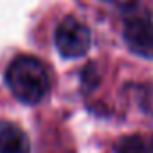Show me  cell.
<instances>
[{
  "label": "cell",
  "mask_w": 153,
  "mask_h": 153,
  "mask_svg": "<svg viewBox=\"0 0 153 153\" xmlns=\"http://www.w3.org/2000/svg\"><path fill=\"white\" fill-rule=\"evenodd\" d=\"M6 85L18 101L36 105L51 90V76L34 56H18L6 70Z\"/></svg>",
  "instance_id": "6da1fadb"
},
{
  "label": "cell",
  "mask_w": 153,
  "mask_h": 153,
  "mask_svg": "<svg viewBox=\"0 0 153 153\" xmlns=\"http://www.w3.org/2000/svg\"><path fill=\"white\" fill-rule=\"evenodd\" d=\"M0 153H31L27 135L9 121H0Z\"/></svg>",
  "instance_id": "277c9868"
},
{
  "label": "cell",
  "mask_w": 153,
  "mask_h": 153,
  "mask_svg": "<svg viewBox=\"0 0 153 153\" xmlns=\"http://www.w3.org/2000/svg\"><path fill=\"white\" fill-rule=\"evenodd\" d=\"M90 31L88 27L74 16H65L54 33V43L59 54L67 59L81 58L90 49Z\"/></svg>",
  "instance_id": "7a4b0ae2"
},
{
  "label": "cell",
  "mask_w": 153,
  "mask_h": 153,
  "mask_svg": "<svg viewBox=\"0 0 153 153\" xmlns=\"http://www.w3.org/2000/svg\"><path fill=\"white\" fill-rule=\"evenodd\" d=\"M123 36L133 54L153 59V20L148 15H128L124 18Z\"/></svg>",
  "instance_id": "3957f363"
},
{
  "label": "cell",
  "mask_w": 153,
  "mask_h": 153,
  "mask_svg": "<svg viewBox=\"0 0 153 153\" xmlns=\"http://www.w3.org/2000/svg\"><path fill=\"white\" fill-rule=\"evenodd\" d=\"M115 151L117 153H149L146 142L139 135H128V137L121 139Z\"/></svg>",
  "instance_id": "5b68a950"
},
{
  "label": "cell",
  "mask_w": 153,
  "mask_h": 153,
  "mask_svg": "<svg viewBox=\"0 0 153 153\" xmlns=\"http://www.w3.org/2000/svg\"><path fill=\"white\" fill-rule=\"evenodd\" d=\"M103 2H114V0H103Z\"/></svg>",
  "instance_id": "8992f818"
}]
</instances>
